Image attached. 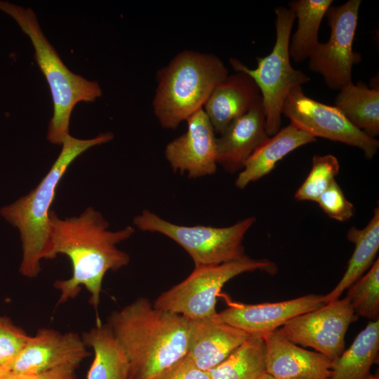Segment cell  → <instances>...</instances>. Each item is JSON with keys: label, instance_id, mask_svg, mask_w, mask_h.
Instances as JSON below:
<instances>
[{"label": "cell", "instance_id": "1", "mask_svg": "<svg viewBox=\"0 0 379 379\" xmlns=\"http://www.w3.org/2000/svg\"><path fill=\"white\" fill-rule=\"evenodd\" d=\"M109 226L108 221L91 206L78 216L64 219L50 211L49 244L45 259L63 254L72 267L69 279L57 280L53 284L60 291L58 304L76 298L84 286L91 295L90 303L98 309L105 274L129 263V255L117 246L129 239L135 228L128 225L111 231Z\"/></svg>", "mask_w": 379, "mask_h": 379}, {"label": "cell", "instance_id": "2", "mask_svg": "<svg viewBox=\"0 0 379 379\" xmlns=\"http://www.w3.org/2000/svg\"><path fill=\"white\" fill-rule=\"evenodd\" d=\"M128 361V379H160L187 353L189 319L139 298L107 318Z\"/></svg>", "mask_w": 379, "mask_h": 379}, {"label": "cell", "instance_id": "3", "mask_svg": "<svg viewBox=\"0 0 379 379\" xmlns=\"http://www.w3.org/2000/svg\"><path fill=\"white\" fill-rule=\"evenodd\" d=\"M113 138L110 132L91 139H79L69 134L62 141L58 158L38 185L0 209L1 216L19 232L22 249L20 272L23 276L34 278L41 270L40 263L46 258L49 244L50 208L67 168L83 152Z\"/></svg>", "mask_w": 379, "mask_h": 379}, {"label": "cell", "instance_id": "4", "mask_svg": "<svg viewBox=\"0 0 379 379\" xmlns=\"http://www.w3.org/2000/svg\"><path fill=\"white\" fill-rule=\"evenodd\" d=\"M228 75L217 55L185 50L157 72V86L152 101L160 125L175 129L204 107L215 87Z\"/></svg>", "mask_w": 379, "mask_h": 379}, {"label": "cell", "instance_id": "5", "mask_svg": "<svg viewBox=\"0 0 379 379\" xmlns=\"http://www.w3.org/2000/svg\"><path fill=\"white\" fill-rule=\"evenodd\" d=\"M0 11L12 18L30 39L35 60L51 90L53 114L48 124L47 140L62 145L69 133L70 117L79 102H93L102 95L96 81L74 74L62 62L55 48L44 34L34 12L8 1L0 0Z\"/></svg>", "mask_w": 379, "mask_h": 379}, {"label": "cell", "instance_id": "6", "mask_svg": "<svg viewBox=\"0 0 379 379\" xmlns=\"http://www.w3.org/2000/svg\"><path fill=\"white\" fill-rule=\"evenodd\" d=\"M274 13L275 43L270 54L257 58L256 68L250 69L238 59H230L236 72L248 74L258 87L265 114L266 131L270 137L281 128L282 108L288 93L310 80L305 73L293 68L291 63L289 43L295 20L293 11L279 6Z\"/></svg>", "mask_w": 379, "mask_h": 379}, {"label": "cell", "instance_id": "7", "mask_svg": "<svg viewBox=\"0 0 379 379\" xmlns=\"http://www.w3.org/2000/svg\"><path fill=\"white\" fill-rule=\"evenodd\" d=\"M254 271L274 274L277 266L270 260L246 255L220 265L194 267L187 278L161 293L153 305L188 319L211 318L217 314L216 299L223 286L236 276Z\"/></svg>", "mask_w": 379, "mask_h": 379}, {"label": "cell", "instance_id": "8", "mask_svg": "<svg viewBox=\"0 0 379 379\" xmlns=\"http://www.w3.org/2000/svg\"><path fill=\"white\" fill-rule=\"evenodd\" d=\"M133 221L142 231L157 232L171 239L190 255L194 267H201L220 265L246 256L243 239L255 223V218L248 217L223 227L185 226L172 223L145 209Z\"/></svg>", "mask_w": 379, "mask_h": 379}, {"label": "cell", "instance_id": "9", "mask_svg": "<svg viewBox=\"0 0 379 379\" xmlns=\"http://www.w3.org/2000/svg\"><path fill=\"white\" fill-rule=\"evenodd\" d=\"M361 0L331 6L326 13L331 29L328 40L319 43L309 58L310 71L320 74L331 89L340 90L352 82V70L361 60L353 50Z\"/></svg>", "mask_w": 379, "mask_h": 379}, {"label": "cell", "instance_id": "10", "mask_svg": "<svg viewBox=\"0 0 379 379\" xmlns=\"http://www.w3.org/2000/svg\"><path fill=\"white\" fill-rule=\"evenodd\" d=\"M282 114L291 124L314 138L338 141L362 150L371 159L376 154L379 141L353 126L335 106L307 96L302 86L293 88L284 101Z\"/></svg>", "mask_w": 379, "mask_h": 379}, {"label": "cell", "instance_id": "11", "mask_svg": "<svg viewBox=\"0 0 379 379\" xmlns=\"http://www.w3.org/2000/svg\"><path fill=\"white\" fill-rule=\"evenodd\" d=\"M357 317L345 297L291 318L275 332L333 361L345 350V334Z\"/></svg>", "mask_w": 379, "mask_h": 379}, {"label": "cell", "instance_id": "12", "mask_svg": "<svg viewBox=\"0 0 379 379\" xmlns=\"http://www.w3.org/2000/svg\"><path fill=\"white\" fill-rule=\"evenodd\" d=\"M82 338L74 332L42 328L29 337L17 357L0 369L5 374L37 373L63 366L77 368L89 356Z\"/></svg>", "mask_w": 379, "mask_h": 379}, {"label": "cell", "instance_id": "13", "mask_svg": "<svg viewBox=\"0 0 379 379\" xmlns=\"http://www.w3.org/2000/svg\"><path fill=\"white\" fill-rule=\"evenodd\" d=\"M187 131L167 144L165 157L174 172L190 178L213 174L217 169L216 137L203 108L187 120Z\"/></svg>", "mask_w": 379, "mask_h": 379}, {"label": "cell", "instance_id": "14", "mask_svg": "<svg viewBox=\"0 0 379 379\" xmlns=\"http://www.w3.org/2000/svg\"><path fill=\"white\" fill-rule=\"evenodd\" d=\"M324 305L323 295L308 294L276 302H233L227 309L217 313L215 317L251 335L263 336L276 331L291 318Z\"/></svg>", "mask_w": 379, "mask_h": 379}, {"label": "cell", "instance_id": "15", "mask_svg": "<svg viewBox=\"0 0 379 379\" xmlns=\"http://www.w3.org/2000/svg\"><path fill=\"white\" fill-rule=\"evenodd\" d=\"M215 316L189 319L186 357L206 372L225 359L251 336L244 331L218 320Z\"/></svg>", "mask_w": 379, "mask_h": 379}, {"label": "cell", "instance_id": "16", "mask_svg": "<svg viewBox=\"0 0 379 379\" xmlns=\"http://www.w3.org/2000/svg\"><path fill=\"white\" fill-rule=\"evenodd\" d=\"M216 138V160L225 171H241L249 157L270 136L262 103L228 124Z\"/></svg>", "mask_w": 379, "mask_h": 379}, {"label": "cell", "instance_id": "17", "mask_svg": "<svg viewBox=\"0 0 379 379\" xmlns=\"http://www.w3.org/2000/svg\"><path fill=\"white\" fill-rule=\"evenodd\" d=\"M262 102L260 90L243 72L227 75L213 89L204 105L215 133L220 134L232 121Z\"/></svg>", "mask_w": 379, "mask_h": 379}, {"label": "cell", "instance_id": "18", "mask_svg": "<svg viewBox=\"0 0 379 379\" xmlns=\"http://www.w3.org/2000/svg\"><path fill=\"white\" fill-rule=\"evenodd\" d=\"M267 373L274 379L300 376L328 379L332 361L317 352L300 347L274 331L266 333Z\"/></svg>", "mask_w": 379, "mask_h": 379}, {"label": "cell", "instance_id": "19", "mask_svg": "<svg viewBox=\"0 0 379 379\" xmlns=\"http://www.w3.org/2000/svg\"><path fill=\"white\" fill-rule=\"evenodd\" d=\"M314 142L315 138L290 123L256 149L239 172L235 186L243 190L249 183L269 174L287 154Z\"/></svg>", "mask_w": 379, "mask_h": 379}, {"label": "cell", "instance_id": "20", "mask_svg": "<svg viewBox=\"0 0 379 379\" xmlns=\"http://www.w3.org/2000/svg\"><path fill=\"white\" fill-rule=\"evenodd\" d=\"M347 239L354 246V251L347 269L337 285L326 295H323L325 304L337 300L342 293L359 279L371 267L379 249V208L374 209L373 215L362 229L351 227Z\"/></svg>", "mask_w": 379, "mask_h": 379}, {"label": "cell", "instance_id": "21", "mask_svg": "<svg viewBox=\"0 0 379 379\" xmlns=\"http://www.w3.org/2000/svg\"><path fill=\"white\" fill-rule=\"evenodd\" d=\"M81 338L94 352L86 379H128L126 355L107 324L98 322Z\"/></svg>", "mask_w": 379, "mask_h": 379}, {"label": "cell", "instance_id": "22", "mask_svg": "<svg viewBox=\"0 0 379 379\" xmlns=\"http://www.w3.org/2000/svg\"><path fill=\"white\" fill-rule=\"evenodd\" d=\"M357 128L375 138L379 134V89L361 81L343 86L335 105Z\"/></svg>", "mask_w": 379, "mask_h": 379}, {"label": "cell", "instance_id": "23", "mask_svg": "<svg viewBox=\"0 0 379 379\" xmlns=\"http://www.w3.org/2000/svg\"><path fill=\"white\" fill-rule=\"evenodd\" d=\"M379 351V320L371 321L348 349L332 361L328 379H366Z\"/></svg>", "mask_w": 379, "mask_h": 379}, {"label": "cell", "instance_id": "24", "mask_svg": "<svg viewBox=\"0 0 379 379\" xmlns=\"http://www.w3.org/2000/svg\"><path fill=\"white\" fill-rule=\"evenodd\" d=\"M332 0H293L288 3L298 20V27L289 43L291 60L300 62L309 59L319 41V29Z\"/></svg>", "mask_w": 379, "mask_h": 379}, {"label": "cell", "instance_id": "25", "mask_svg": "<svg viewBox=\"0 0 379 379\" xmlns=\"http://www.w3.org/2000/svg\"><path fill=\"white\" fill-rule=\"evenodd\" d=\"M208 373L211 379H260L267 373L263 337L251 335Z\"/></svg>", "mask_w": 379, "mask_h": 379}, {"label": "cell", "instance_id": "26", "mask_svg": "<svg viewBox=\"0 0 379 379\" xmlns=\"http://www.w3.org/2000/svg\"><path fill=\"white\" fill-rule=\"evenodd\" d=\"M346 298L357 316L379 320V260L348 288Z\"/></svg>", "mask_w": 379, "mask_h": 379}, {"label": "cell", "instance_id": "27", "mask_svg": "<svg viewBox=\"0 0 379 379\" xmlns=\"http://www.w3.org/2000/svg\"><path fill=\"white\" fill-rule=\"evenodd\" d=\"M339 171V161L333 154L313 156L311 170L297 190L295 198L298 201L316 202L321 194L335 180Z\"/></svg>", "mask_w": 379, "mask_h": 379}, {"label": "cell", "instance_id": "28", "mask_svg": "<svg viewBox=\"0 0 379 379\" xmlns=\"http://www.w3.org/2000/svg\"><path fill=\"white\" fill-rule=\"evenodd\" d=\"M29 337L10 319L0 316V369L13 361Z\"/></svg>", "mask_w": 379, "mask_h": 379}, {"label": "cell", "instance_id": "29", "mask_svg": "<svg viewBox=\"0 0 379 379\" xmlns=\"http://www.w3.org/2000/svg\"><path fill=\"white\" fill-rule=\"evenodd\" d=\"M331 218L345 222L355 214L354 206L345 197L336 180L321 194L316 201Z\"/></svg>", "mask_w": 379, "mask_h": 379}, {"label": "cell", "instance_id": "30", "mask_svg": "<svg viewBox=\"0 0 379 379\" xmlns=\"http://www.w3.org/2000/svg\"><path fill=\"white\" fill-rule=\"evenodd\" d=\"M76 369L74 366H63L37 373L1 375L0 379H77Z\"/></svg>", "mask_w": 379, "mask_h": 379}, {"label": "cell", "instance_id": "31", "mask_svg": "<svg viewBox=\"0 0 379 379\" xmlns=\"http://www.w3.org/2000/svg\"><path fill=\"white\" fill-rule=\"evenodd\" d=\"M160 379H211L208 372L197 367L187 357Z\"/></svg>", "mask_w": 379, "mask_h": 379}, {"label": "cell", "instance_id": "32", "mask_svg": "<svg viewBox=\"0 0 379 379\" xmlns=\"http://www.w3.org/2000/svg\"><path fill=\"white\" fill-rule=\"evenodd\" d=\"M288 379H322L320 378L317 377H311V376H300V377H295V378H291Z\"/></svg>", "mask_w": 379, "mask_h": 379}, {"label": "cell", "instance_id": "33", "mask_svg": "<svg viewBox=\"0 0 379 379\" xmlns=\"http://www.w3.org/2000/svg\"><path fill=\"white\" fill-rule=\"evenodd\" d=\"M260 379H274V378L272 376H271L270 375L266 373Z\"/></svg>", "mask_w": 379, "mask_h": 379}, {"label": "cell", "instance_id": "34", "mask_svg": "<svg viewBox=\"0 0 379 379\" xmlns=\"http://www.w3.org/2000/svg\"><path fill=\"white\" fill-rule=\"evenodd\" d=\"M366 379H378V375H368Z\"/></svg>", "mask_w": 379, "mask_h": 379}]
</instances>
